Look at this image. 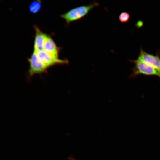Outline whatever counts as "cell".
I'll list each match as a JSON object with an SVG mask.
<instances>
[{"mask_svg":"<svg viewBox=\"0 0 160 160\" xmlns=\"http://www.w3.org/2000/svg\"><path fill=\"white\" fill-rule=\"evenodd\" d=\"M98 2H94L90 4L80 6L72 9L60 15L68 25L71 23L81 19L93 9L98 6Z\"/></svg>","mask_w":160,"mask_h":160,"instance_id":"obj_1","label":"cell"},{"mask_svg":"<svg viewBox=\"0 0 160 160\" xmlns=\"http://www.w3.org/2000/svg\"><path fill=\"white\" fill-rule=\"evenodd\" d=\"M130 62L134 64L132 69L131 77H135L139 75L147 76H155L160 79V74L153 67L137 58L136 60H130Z\"/></svg>","mask_w":160,"mask_h":160,"instance_id":"obj_2","label":"cell"},{"mask_svg":"<svg viewBox=\"0 0 160 160\" xmlns=\"http://www.w3.org/2000/svg\"><path fill=\"white\" fill-rule=\"evenodd\" d=\"M29 67L28 76L31 77L35 74H40L47 73L48 68L43 64L36 52L33 51L28 59Z\"/></svg>","mask_w":160,"mask_h":160,"instance_id":"obj_3","label":"cell"},{"mask_svg":"<svg viewBox=\"0 0 160 160\" xmlns=\"http://www.w3.org/2000/svg\"><path fill=\"white\" fill-rule=\"evenodd\" d=\"M35 52L41 62L48 69L55 65L67 64L68 62L67 59H61L56 57L47 53L43 50Z\"/></svg>","mask_w":160,"mask_h":160,"instance_id":"obj_4","label":"cell"},{"mask_svg":"<svg viewBox=\"0 0 160 160\" xmlns=\"http://www.w3.org/2000/svg\"><path fill=\"white\" fill-rule=\"evenodd\" d=\"M138 58L153 67L160 74V52L154 55L146 52L140 47Z\"/></svg>","mask_w":160,"mask_h":160,"instance_id":"obj_5","label":"cell"},{"mask_svg":"<svg viewBox=\"0 0 160 160\" xmlns=\"http://www.w3.org/2000/svg\"><path fill=\"white\" fill-rule=\"evenodd\" d=\"M35 31L33 51L37 52L43 50V46L48 35L41 31L36 25H34Z\"/></svg>","mask_w":160,"mask_h":160,"instance_id":"obj_6","label":"cell"},{"mask_svg":"<svg viewBox=\"0 0 160 160\" xmlns=\"http://www.w3.org/2000/svg\"><path fill=\"white\" fill-rule=\"evenodd\" d=\"M43 50L49 54L59 58L61 48L58 47L51 37L48 35L44 43Z\"/></svg>","mask_w":160,"mask_h":160,"instance_id":"obj_7","label":"cell"},{"mask_svg":"<svg viewBox=\"0 0 160 160\" xmlns=\"http://www.w3.org/2000/svg\"><path fill=\"white\" fill-rule=\"evenodd\" d=\"M42 3L40 0H33L29 5V11L31 13L36 14L40 11Z\"/></svg>","mask_w":160,"mask_h":160,"instance_id":"obj_8","label":"cell"},{"mask_svg":"<svg viewBox=\"0 0 160 160\" xmlns=\"http://www.w3.org/2000/svg\"><path fill=\"white\" fill-rule=\"evenodd\" d=\"M130 14L127 12H123L121 13L119 16V21L121 23L127 22L130 18Z\"/></svg>","mask_w":160,"mask_h":160,"instance_id":"obj_9","label":"cell"},{"mask_svg":"<svg viewBox=\"0 0 160 160\" xmlns=\"http://www.w3.org/2000/svg\"><path fill=\"white\" fill-rule=\"evenodd\" d=\"M143 22L142 21L139 20L137 22L135 25L137 28H140L143 26Z\"/></svg>","mask_w":160,"mask_h":160,"instance_id":"obj_10","label":"cell"},{"mask_svg":"<svg viewBox=\"0 0 160 160\" xmlns=\"http://www.w3.org/2000/svg\"><path fill=\"white\" fill-rule=\"evenodd\" d=\"M70 160H76V159H75L73 158H70Z\"/></svg>","mask_w":160,"mask_h":160,"instance_id":"obj_11","label":"cell"}]
</instances>
